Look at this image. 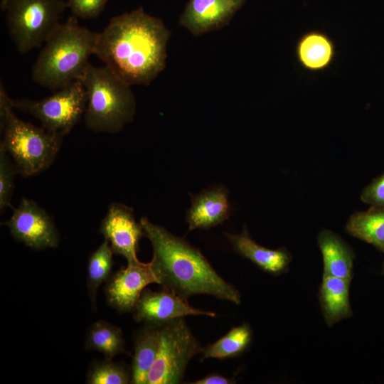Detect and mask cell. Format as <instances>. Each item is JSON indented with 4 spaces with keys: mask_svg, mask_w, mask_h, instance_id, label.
Listing matches in <instances>:
<instances>
[{
    "mask_svg": "<svg viewBox=\"0 0 384 384\" xmlns=\"http://www.w3.org/2000/svg\"><path fill=\"white\" fill-rule=\"evenodd\" d=\"M140 223L153 248L152 268L164 289L186 301L195 294H207L240 304L239 291L220 276L199 250L146 217Z\"/></svg>",
    "mask_w": 384,
    "mask_h": 384,
    "instance_id": "cell-2",
    "label": "cell"
},
{
    "mask_svg": "<svg viewBox=\"0 0 384 384\" xmlns=\"http://www.w3.org/2000/svg\"><path fill=\"white\" fill-rule=\"evenodd\" d=\"M169 37L162 20L139 7L110 19L95 55L127 85H149L166 68Z\"/></svg>",
    "mask_w": 384,
    "mask_h": 384,
    "instance_id": "cell-1",
    "label": "cell"
},
{
    "mask_svg": "<svg viewBox=\"0 0 384 384\" xmlns=\"http://www.w3.org/2000/svg\"><path fill=\"white\" fill-rule=\"evenodd\" d=\"M159 346V328L147 324L136 338L132 368V383L146 384Z\"/></svg>",
    "mask_w": 384,
    "mask_h": 384,
    "instance_id": "cell-20",
    "label": "cell"
},
{
    "mask_svg": "<svg viewBox=\"0 0 384 384\" xmlns=\"http://www.w3.org/2000/svg\"><path fill=\"white\" fill-rule=\"evenodd\" d=\"M382 273L384 274V262H383V267H382Z\"/></svg>",
    "mask_w": 384,
    "mask_h": 384,
    "instance_id": "cell-29",
    "label": "cell"
},
{
    "mask_svg": "<svg viewBox=\"0 0 384 384\" xmlns=\"http://www.w3.org/2000/svg\"><path fill=\"white\" fill-rule=\"evenodd\" d=\"M360 198L370 206L384 207V173L363 189Z\"/></svg>",
    "mask_w": 384,
    "mask_h": 384,
    "instance_id": "cell-27",
    "label": "cell"
},
{
    "mask_svg": "<svg viewBox=\"0 0 384 384\" xmlns=\"http://www.w3.org/2000/svg\"><path fill=\"white\" fill-rule=\"evenodd\" d=\"M235 383V381L233 378L213 373L193 382L192 384H233Z\"/></svg>",
    "mask_w": 384,
    "mask_h": 384,
    "instance_id": "cell-28",
    "label": "cell"
},
{
    "mask_svg": "<svg viewBox=\"0 0 384 384\" xmlns=\"http://www.w3.org/2000/svg\"><path fill=\"white\" fill-rule=\"evenodd\" d=\"M134 311L136 321L157 326L189 315L216 316L213 311L193 307L188 301L164 289L161 292L144 290Z\"/></svg>",
    "mask_w": 384,
    "mask_h": 384,
    "instance_id": "cell-12",
    "label": "cell"
},
{
    "mask_svg": "<svg viewBox=\"0 0 384 384\" xmlns=\"http://www.w3.org/2000/svg\"><path fill=\"white\" fill-rule=\"evenodd\" d=\"M114 252L107 240L89 257L87 265V285L92 300L95 301L97 288L106 282L112 268Z\"/></svg>",
    "mask_w": 384,
    "mask_h": 384,
    "instance_id": "cell-23",
    "label": "cell"
},
{
    "mask_svg": "<svg viewBox=\"0 0 384 384\" xmlns=\"http://www.w3.org/2000/svg\"><path fill=\"white\" fill-rule=\"evenodd\" d=\"M245 0H189L179 24L193 36L216 31L229 24Z\"/></svg>",
    "mask_w": 384,
    "mask_h": 384,
    "instance_id": "cell-13",
    "label": "cell"
},
{
    "mask_svg": "<svg viewBox=\"0 0 384 384\" xmlns=\"http://www.w3.org/2000/svg\"><path fill=\"white\" fill-rule=\"evenodd\" d=\"M17 169L9 154L0 149V209L11 207V199L14 190V181Z\"/></svg>",
    "mask_w": 384,
    "mask_h": 384,
    "instance_id": "cell-25",
    "label": "cell"
},
{
    "mask_svg": "<svg viewBox=\"0 0 384 384\" xmlns=\"http://www.w3.org/2000/svg\"><path fill=\"white\" fill-rule=\"evenodd\" d=\"M346 230L384 254V207L370 206L367 210L353 213L346 222Z\"/></svg>",
    "mask_w": 384,
    "mask_h": 384,
    "instance_id": "cell-19",
    "label": "cell"
},
{
    "mask_svg": "<svg viewBox=\"0 0 384 384\" xmlns=\"http://www.w3.org/2000/svg\"><path fill=\"white\" fill-rule=\"evenodd\" d=\"M86 348L97 351L110 359L124 349L122 332L113 324L102 320L97 321L88 330Z\"/></svg>",
    "mask_w": 384,
    "mask_h": 384,
    "instance_id": "cell-22",
    "label": "cell"
},
{
    "mask_svg": "<svg viewBox=\"0 0 384 384\" xmlns=\"http://www.w3.org/2000/svg\"><path fill=\"white\" fill-rule=\"evenodd\" d=\"M99 233L108 240L113 252L124 257L127 264L140 262L137 250L144 232L140 222L135 220L133 208L122 203H111Z\"/></svg>",
    "mask_w": 384,
    "mask_h": 384,
    "instance_id": "cell-10",
    "label": "cell"
},
{
    "mask_svg": "<svg viewBox=\"0 0 384 384\" xmlns=\"http://www.w3.org/2000/svg\"><path fill=\"white\" fill-rule=\"evenodd\" d=\"M108 0H67L72 15L80 18H94L103 11Z\"/></svg>",
    "mask_w": 384,
    "mask_h": 384,
    "instance_id": "cell-26",
    "label": "cell"
},
{
    "mask_svg": "<svg viewBox=\"0 0 384 384\" xmlns=\"http://www.w3.org/2000/svg\"><path fill=\"white\" fill-rule=\"evenodd\" d=\"M132 380V375L124 366L105 361L93 366L88 375L89 384H127Z\"/></svg>",
    "mask_w": 384,
    "mask_h": 384,
    "instance_id": "cell-24",
    "label": "cell"
},
{
    "mask_svg": "<svg viewBox=\"0 0 384 384\" xmlns=\"http://www.w3.org/2000/svg\"><path fill=\"white\" fill-rule=\"evenodd\" d=\"M11 218L1 224L13 238L34 250L55 247L59 235L50 215L32 200L23 198Z\"/></svg>",
    "mask_w": 384,
    "mask_h": 384,
    "instance_id": "cell-9",
    "label": "cell"
},
{
    "mask_svg": "<svg viewBox=\"0 0 384 384\" xmlns=\"http://www.w3.org/2000/svg\"><path fill=\"white\" fill-rule=\"evenodd\" d=\"M351 280L323 275L319 300L324 320L329 326L350 318L352 309L349 299Z\"/></svg>",
    "mask_w": 384,
    "mask_h": 384,
    "instance_id": "cell-17",
    "label": "cell"
},
{
    "mask_svg": "<svg viewBox=\"0 0 384 384\" xmlns=\"http://www.w3.org/2000/svg\"><path fill=\"white\" fill-rule=\"evenodd\" d=\"M296 55L303 68L318 72L331 65L336 55V48L326 33L310 31L304 33L297 41Z\"/></svg>",
    "mask_w": 384,
    "mask_h": 384,
    "instance_id": "cell-18",
    "label": "cell"
},
{
    "mask_svg": "<svg viewBox=\"0 0 384 384\" xmlns=\"http://www.w3.org/2000/svg\"><path fill=\"white\" fill-rule=\"evenodd\" d=\"M252 338V332L249 324L244 323L235 326L220 338L203 348L201 361L235 357L247 348Z\"/></svg>",
    "mask_w": 384,
    "mask_h": 384,
    "instance_id": "cell-21",
    "label": "cell"
},
{
    "mask_svg": "<svg viewBox=\"0 0 384 384\" xmlns=\"http://www.w3.org/2000/svg\"><path fill=\"white\" fill-rule=\"evenodd\" d=\"M11 98L0 84V149L13 159L18 174L24 177L38 174L54 161L63 137L20 119L13 111Z\"/></svg>",
    "mask_w": 384,
    "mask_h": 384,
    "instance_id": "cell-4",
    "label": "cell"
},
{
    "mask_svg": "<svg viewBox=\"0 0 384 384\" xmlns=\"http://www.w3.org/2000/svg\"><path fill=\"white\" fill-rule=\"evenodd\" d=\"M86 104V91L80 80L41 100L12 99L14 109L33 115L40 121L43 129L62 137L68 134L85 114Z\"/></svg>",
    "mask_w": 384,
    "mask_h": 384,
    "instance_id": "cell-8",
    "label": "cell"
},
{
    "mask_svg": "<svg viewBox=\"0 0 384 384\" xmlns=\"http://www.w3.org/2000/svg\"><path fill=\"white\" fill-rule=\"evenodd\" d=\"M151 283L159 282L151 262L127 264L108 282L105 289L107 301L120 312L134 311L144 288Z\"/></svg>",
    "mask_w": 384,
    "mask_h": 384,
    "instance_id": "cell-11",
    "label": "cell"
},
{
    "mask_svg": "<svg viewBox=\"0 0 384 384\" xmlns=\"http://www.w3.org/2000/svg\"><path fill=\"white\" fill-rule=\"evenodd\" d=\"M323 259V275L352 280L355 254L338 235L324 229L317 236Z\"/></svg>",
    "mask_w": 384,
    "mask_h": 384,
    "instance_id": "cell-16",
    "label": "cell"
},
{
    "mask_svg": "<svg viewBox=\"0 0 384 384\" xmlns=\"http://www.w3.org/2000/svg\"><path fill=\"white\" fill-rule=\"evenodd\" d=\"M99 32L80 25L70 16L48 38L31 69V78L51 90L79 80L95 55Z\"/></svg>",
    "mask_w": 384,
    "mask_h": 384,
    "instance_id": "cell-3",
    "label": "cell"
},
{
    "mask_svg": "<svg viewBox=\"0 0 384 384\" xmlns=\"http://www.w3.org/2000/svg\"><path fill=\"white\" fill-rule=\"evenodd\" d=\"M224 234L238 254L265 272L278 275L287 271L292 255L286 248L272 250L260 245L252 239L246 227L239 234Z\"/></svg>",
    "mask_w": 384,
    "mask_h": 384,
    "instance_id": "cell-15",
    "label": "cell"
},
{
    "mask_svg": "<svg viewBox=\"0 0 384 384\" xmlns=\"http://www.w3.org/2000/svg\"><path fill=\"white\" fill-rule=\"evenodd\" d=\"M9 34L19 53L41 47L68 9L63 0H1Z\"/></svg>",
    "mask_w": 384,
    "mask_h": 384,
    "instance_id": "cell-6",
    "label": "cell"
},
{
    "mask_svg": "<svg viewBox=\"0 0 384 384\" xmlns=\"http://www.w3.org/2000/svg\"><path fill=\"white\" fill-rule=\"evenodd\" d=\"M86 91L85 122L95 132L116 133L133 120L135 97L127 85L106 65L89 63L79 79Z\"/></svg>",
    "mask_w": 384,
    "mask_h": 384,
    "instance_id": "cell-5",
    "label": "cell"
},
{
    "mask_svg": "<svg viewBox=\"0 0 384 384\" xmlns=\"http://www.w3.org/2000/svg\"><path fill=\"white\" fill-rule=\"evenodd\" d=\"M191 206L186 212L188 230H208L223 223L230 216L228 191L224 186L204 190L191 195Z\"/></svg>",
    "mask_w": 384,
    "mask_h": 384,
    "instance_id": "cell-14",
    "label": "cell"
},
{
    "mask_svg": "<svg viewBox=\"0 0 384 384\" xmlns=\"http://www.w3.org/2000/svg\"><path fill=\"white\" fill-rule=\"evenodd\" d=\"M159 328V350L146 384L181 383L190 361L203 348L184 318L165 322Z\"/></svg>",
    "mask_w": 384,
    "mask_h": 384,
    "instance_id": "cell-7",
    "label": "cell"
}]
</instances>
